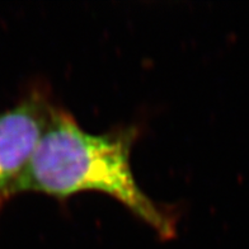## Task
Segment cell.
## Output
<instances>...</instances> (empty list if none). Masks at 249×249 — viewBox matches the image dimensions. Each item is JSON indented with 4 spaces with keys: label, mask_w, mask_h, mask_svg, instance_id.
Listing matches in <instances>:
<instances>
[{
    "label": "cell",
    "mask_w": 249,
    "mask_h": 249,
    "mask_svg": "<svg viewBox=\"0 0 249 249\" xmlns=\"http://www.w3.org/2000/svg\"><path fill=\"white\" fill-rule=\"evenodd\" d=\"M138 130L134 126L89 134L75 117L55 107L31 160L5 201L26 192L66 200L84 191L109 195L163 238L176 234V220L141 190L130 155Z\"/></svg>",
    "instance_id": "cell-1"
},
{
    "label": "cell",
    "mask_w": 249,
    "mask_h": 249,
    "mask_svg": "<svg viewBox=\"0 0 249 249\" xmlns=\"http://www.w3.org/2000/svg\"><path fill=\"white\" fill-rule=\"evenodd\" d=\"M56 106L43 88H33L0 113V207L26 169Z\"/></svg>",
    "instance_id": "cell-2"
}]
</instances>
